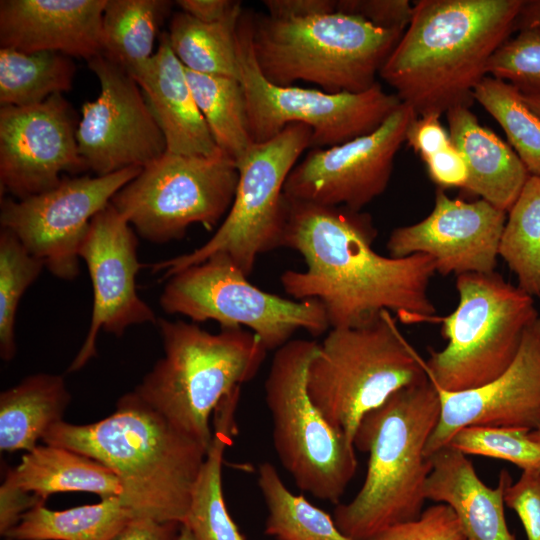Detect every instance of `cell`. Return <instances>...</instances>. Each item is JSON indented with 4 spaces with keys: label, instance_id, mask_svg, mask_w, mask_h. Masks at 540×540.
<instances>
[{
    "label": "cell",
    "instance_id": "1",
    "mask_svg": "<svg viewBox=\"0 0 540 540\" xmlns=\"http://www.w3.org/2000/svg\"><path fill=\"white\" fill-rule=\"evenodd\" d=\"M286 198L281 247L297 251L306 265L280 277L293 299L320 301L330 328L361 326L383 311L404 324L438 323L428 292L436 273L430 256L380 255L369 214Z\"/></svg>",
    "mask_w": 540,
    "mask_h": 540
},
{
    "label": "cell",
    "instance_id": "2",
    "mask_svg": "<svg viewBox=\"0 0 540 540\" xmlns=\"http://www.w3.org/2000/svg\"><path fill=\"white\" fill-rule=\"evenodd\" d=\"M523 0H420L379 76L418 116L473 104Z\"/></svg>",
    "mask_w": 540,
    "mask_h": 540
},
{
    "label": "cell",
    "instance_id": "3",
    "mask_svg": "<svg viewBox=\"0 0 540 540\" xmlns=\"http://www.w3.org/2000/svg\"><path fill=\"white\" fill-rule=\"evenodd\" d=\"M46 444L86 455L120 480L123 505L134 518L183 524L207 449L134 390L121 396L115 411L84 425L63 420L43 436Z\"/></svg>",
    "mask_w": 540,
    "mask_h": 540
},
{
    "label": "cell",
    "instance_id": "4",
    "mask_svg": "<svg viewBox=\"0 0 540 540\" xmlns=\"http://www.w3.org/2000/svg\"><path fill=\"white\" fill-rule=\"evenodd\" d=\"M440 413L438 390L428 380L397 391L362 418L353 444L369 455L366 476L355 497L337 504L333 514L344 535L369 540L421 515L432 467L424 449Z\"/></svg>",
    "mask_w": 540,
    "mask_h": 540
},
{
    "label": "cell",
    "instance_id": "5",
    "mask_svg": "<svg viewBox=\"0 0 540 540\" xmlns=\"http://www.w3.org/2000/svg\"><path fill=\"white\" fill-rule=\"evenodd\" d=\"M156 325L164 354L134 391L208 450L210 416L256 376L267 349L244 328L211 333L194 322L164 318H158Z\"/></svg>",
    "mask_w": 540,
    "mask_h": 540
},
{
    "label": "cell",
    "instance_id": "6",
    "mask_svg": "<svg viewBox=\"0 0 540 540\" xmlns=\"http://www.w3.org/2000/svg\"><path fill=\"white\" fill-rule=\"evenodd\" d=\"M249 18L255 60L268 81H302L328 93L371 88L404 33L337 11L289 20L253 13Z\"/></svg>",
    "mask_w": 540,
    "mask_h": 540
},
{
    "label": "cell",
    "instance_id": "7",
    "mask_svg": "<svg viewBox=\"0 0 540 540\" xmlns=\"http://www.w3.org/2000/svg\"><path fill=\"white\" fill-rule=\"evenodd\" d=\"M428 380L425 360L383 311L361 326L330 328L308 367L307 390L325 419L353 443L367 413Z\"/></svg>",
    "mask_w": 540,
    "mask_h": 540
},
{
    "label": "cell",
    "instance_id": "8",
    "mask_svg": "<svg viewBox=\"0 0 540 540\" xmlns=\"http://www.w3.org/2000/svg\"><path fill=\"white\" fill-rule=\"evenodd\" d=\"M456 277L458 305L438 319L447 344L425 360L429 380L446 392L475 389L500 376L539 317L534 298L496 272Z\"/></svg>",
    "mask_w": 540,
    "mask_h": 540
},
{
    "label": "cell",
    "instance_id": "9",
    "mask_svg": "<svg viewBox=\"0 0 540 540\" xmlns=\"http://www.w3.org/2000/svg\"><path fill=\"white\" fill-rule=\"evenodd\" d=\"M319 343L290 340L275 351L265 380L273 444L281 465L298 488L339 504L357 470L354 444L312 402L308 367Z\"/></svg>",
    "mask_w": 540,
    "mask_h": 540
},
{
    "label": "cell",
    "instance_id": "10",
    "mask_svg": "<svg viewBox=\"0 0 540 540\" xmlns=\"http://www.w3.org/2000/svg\"><path fill=\"white\" fill-rule=\"evenodd\" d=\"M312 130L289 124L271 140L254 143L236 162L239 180L233 203L213 236L189 253L150 265L168 279L215 253L227 254L245 273H252L259 255L281 247L288 204L284 184L304 150Z\"/></svg>",
    "mask_w": 540,
    "mask_h": 540
},
{
    "label": "cell",
    "instance_id": "11",
    "mask_svg": "<svg viewBox=\"0 0 540 540\" xmlns=\"http://www.w3.org/2000/svg\"><path fill=\"white\" fill-rule=\"evenodd\" d=\"M159 303L167 314L194 323L214 320L221 329L246 327L267 351H276L300 329L320 336L330 328L320 301L287 299L259 289L225 253L171 275Z\"/></svg>",
    "mask_w": 540,
    "mask_h": 540
},
{
    "label": "cell",
    "instance_id": "12",
    "mask_svg": "<svg viewBox=\"0 0 540 540\" xmlns=\"http://www.w3.org/2000/svg\"><path fill=\"white\" fill-rule=\"evenodd\" d=\"M238 79L243 87L253 143H265L293 123L312 130L310 148L339 145L377 129L401 104L376 82L360 93H328L296 85L280 86L261 73L250 38L249 13L237 29Z\"/></svg>",
    "mask_w": 540,
    "mask_h": 540
},
{
    "label": "cell",
    "instance_id": "13",
    "mask_svg": "<svg viewBox=\"0 0 540 540\" xmlns=\"http://www.w3.org/2000/svg\"><path fill=\"white\" fill-rule=\"evenodd\" d=\"M238 180L235 160L222 150L211 156L166 151L110 203L140 237L167 243L182 239L193 224L217 226L233 203Z\"/></svg>",
    "mask_w": 540,
    "mask_h": 540
},
{
    "label": "cell",
    "instance_id": "14",
    "mask_svg": "<svg viewBox=\"0 0 540 540\" xmlns=\"http://www.w3.org/2000/svg\"><path fill=\"white\" fill-rule=\"evenodd\" d=\"M141 169L63 178L37 195L1 198V228L11 231L55 277L73 280L79 275V248L92 219Z\"/></svg>",
    "mask_w": 540,
    "mask_h": 540
},
{
    "label": "cell",
    "instance_id": "15",
    "mask_svg": "<svg viewBox=\"0 0 540 540\" xmlns=\"http://www.w3.org/2000/svg\"><path fill=\"white\" fill-rule=\"evenodd\" d=\"M100 93L81 107L76 128L87 169L106 176L144 168L166 151V141L138 83L102 53L88 60Z\"/></svg>",
    "mask_w": 540,
    "mask_h": 540
},
{
    "label": "cell",
    "instance_id": "16",
    "mask_svg": "<svg viewBox=\"0 0 540 540\" xmlns=\"http://www.w3.org/2000/svg\"><path fill=\"white\" fill-rule=\"evenodd\" d=\"M417 116L402 103L369 134L331 147L311 148L289 173L284 194L295 200L361 211L386 190L395 156Z\"/></svg>",
    "mask_w": 540,
    "mask_h": 540
},
{
    "label": "cell",
    "instance_id": "17",
    "mask_svg": "<svg viewBox=\"0 0 540 540\" xmlns=\"http://www.w3.org/2000/svg\"><path fill=\"white\" fill-rule=\"evenodd\" d=\"M137 233L110 203L91 221L79 248L92 283L93 305L90 326L68 372L83 368L96 356V340L102 330L122 336L133 326L157 323L152 308L136 291Z\"/></svg>",
    "mask_w": 540,
    "mask_h": 540
},
{
    "label": "cell",
    "instance_id": "18",
    "mask_svg": "<svg viewBox=\"0 0 540 540\" xmlns=\"http://www.w3.org/2000/svg\"><path fill=\"white\" fill-rule=\"evenodd\" d=\"M76 128L62 94L35 105L1 107V196L37 195L56 187L62 172L87 169L78 151Z\"/></svg>",
    "mask_w": 540,
    "mask_h": 540
},
{
    "label": "cell",
    "instance_id": "19",
    "mask_svg": "<svg viewBox=\"0 0 540 540\" xmlns=\"http://www.w3.org/2000/svg\"><path fill=\"white\" fill-rule=\"evenodd\" d=\"M506 219V212L483 199H452L438 188L430 214L415 224L395 228L386 247L396 258L430 256L441 275L493 273Z\"/></svg>",
    "mask_w": 540,
    "mask_h": 540
},
{
    "label": "cell",
    "instance_id": "20",
    "mask_svg": "<svg viewBox=\"0 0 540 540\" xmlns=\"http://www.w3.org/2000/svg\"><path fill=\"white\" fill-rule=\"evenodd\" d=\"M438 393L441 413L424 449L427 458L463 427L539 429L540 316L527 328L514 361L500 376L475 389Z\"/></svg>",
    "mask_w": 540,
    "mask_h": 540
},
{
    "label": "cell",
    "instance_id": "21",
    "mask_svg": "<svg viewBox=\"0 0 540 540\" xmlns=\"http://www.w3.org/2000/svg\"><path fill=\"white\" fill-rule=\"evenodd\" d=\"M106 3L107 0H2L1 48L54 51L88 61L102 53Z\"/></svg>",
    "mask_w": 540,
    "mask_h": 540
},
{
    "label": "cell",
    "instance_id": "22",
    "mask_svg": "<svg viewBox=\"0 0 540 540\" xmlns=\"http://www.w3.org/2000/svg\"><path fill=\"white\" fill-rule=\"evenodd\" d=\"M166 141L167 152L211 156L220 149L201 114L186 69L172 51L167 32L156 52L132 76Z\"/></svg>",
    "mask_w": 540,
    "mask_h": 540
},
{
    "label": "cell",
    "instance_id": "23",
    "mask_svg": "<svg viewBox=\"0 0 540 540\" xmlns=\"http://www.w3.org/2000/svg\"><path fill=\"white\" fill-rule=\"evenodd\" d=\"M429 458L425 498L453 509L466 540H516L504 514V493L512 483L507 470H501L497 486L491 488L478 477L467 455L448 445Z\"/></svg>",
    "mask_w": 540,
    "mask_h": 540
},
{
    "label": "cell",
    "instance_id": "24",
    "mask_svg": "<svg viewBox=\"0 0 540 540\" xmlns=\"http://www.w3.org/2000/svg\"><path fill=\"white\" fill-rule=\"evenodd\" d=\"M446 114L451 142L468 168L463 190L507 213L530 176L526 167L508 143L480 124L469 107H454Z\"/></svg>",
    "mask_w": 540,
    "mask_h": 540
},
{
    "label": "cell",
    "instance_id": "25",
    "mask_svg": "<svg viewBox=\"0 0 540 540\" xmlns=\"http://www.w3.org/2000/svg\"><path fill=\"white\" fill-rule=\"evenodd\" d=\"M1 485L31 493L45 502L58 492L81 491L103 498L121 496L119 478L105 465L74 450L44 443L27 451Z\"/></svg>",
    "mask_w": 540,
    "mask_h": 540
},
{
    "label": "cell",
    "instance_id": "26",
    "mask_svg": "<svg viewBox=\"0 0 540 540\" xmlns=\"http://www.w3.org/2000/svg\"><path fill=\"white\" fill-rule=\"evenodd\" d=\"M240 392L225 398L213 413L212 441L194 484L184 525L194 540H245L224 500V452L237 433L235 413Z\"/></svg>",
    "mask_w": 540,
    "mask_h": 540
},
{
    "label": "cell",
    "instance_id": "27",
    "mask_svg": "<svg viewBox=\"0 0 540 540\" xmlns=\"http://www.w3.org/2000/svg\"><path fill=\"white\" fill-rule=\"evenodd\" d=\"M71 401L64 377L37 373L0 394V450L30 451L56 423Z\"/></svg>",
    "mask_w": 540,
    "mask_h": 540
},
{
    "label": "cell",
    "instance_id": "28",
    "mask_svg": "<svg viewBox=\"0 0 540 540\" xmlns=\"http://www.w3.org/2000/svg\"><path fill=\"white\" fill-rule=\"evenodd\" d=\"M134 516L119 496L96 504L51 510L44 504L24 513L9 540H112Z\"/></svg>",
    "mask_w": 540,
    "mask_h": 540
},
{
    "label": "cell",
    "instance_id": "29",
    "mask_svg": "<svg viewBox=\"0 0 540 540\" xmlns=\"http://www.w3.org/2000/svg\"><path fill=\"white\" fill-rule=\"evenodd\" d=\"M167 0H107L102 18V54L131 77L154 54Z\"/></svg>",
    "mask_w": 540,
    "mask_h": 540
},
{
    "label": "cell",
    "instance_id": "30",
    "mask_svg": "<svg viewBox=\"0 0 540 540\" xmlns=\"http://www.w3.org/2000/svg\"><path fill=\"white\" fill-rule=\"evenodd\" d=\"M75 65L54 51L0 49L1 107L39 104L71 89Z\"/></svg>",
    "mask_w": 540,
    "mask_h": 540
},
{
    "label": "cell",
    "instance_id": "31",
    "mask_svg": "<svg viewBox=\"0 0 540 540\" xmlns=\"http://www.w3.org/2000/svg\"><path fill=\"white\" fill-rule=\"evenodd\" d=\"M242 13L216 23L175 13L167 32L172 51L187 70L238 79L237 29Z\"/></svg>",
    "mask_w": 540,
    "mask_h": 540
},
{
    "label": "cell",
    "instance_id": "32",
    "mask_svg": "<svg viewBox=\"0 0 540 540\" xmlns=\"http://www.w3.org/2000/svg\"><path fill=\"white\" fill-rule=\"evenodd\" d=\"M186 74L217 147L235 162L239 161L254 144L249 130L246 98L239 79L187 69Z\"/></svg>",
    "mask_w": 540,
    "mask_h": 540
},
{
    "label": "cell",
    "instance_id": "33",
    "mask_svg": "<svg viewBox=\"0 0 540 540\" xmlns=\"http://www.w3.org/2000/svg\"><path fill=\"white\" fill-rule=\"evenodd\" d=\"M258 486L268 511L266 535L276 540H352L328 513L292 493L271 463L260 464Z\"/></svg>",
    "mask_w": 540,
    "mask_h": 540
},
{
    "label": "cell",
    "instance_id": "34",
    "mask_svg": "<svg viewBox=\"0 0 540 540\" xmlns=\"http://www.w3.org/2000/svg\"><path fill=\"white\" fill-rule=\"evenodd\" d=\"M499 256L516 276L517 286L540 297V177L529 176L507 212Z\"/></svg>",
    "mask_w": 540,
    "mask_h": 540
},
{
    "label": "cell",
    "instance_id": "35",
    "mask_svg": "<svg viewBox=\"0 0 540 540\" xmlns=\"http://www.w3.org/2000/svg\"><path fill=\"white\" fill-rule=\"evenodd\" d=\"M473 97L504 130L529 175L540 177V117L523 94L512 84L487 75L475 87Z\"/></svg>",
    "mask_w": 540,
    "mask_h": 540
},
{
    "label": "cell",
    "instance_id": "36",
    "mask_svg": "<svg viewBox=\"0 0 540 540\" xmlns=\"http://www.w3.org/2000/svg\"><path fill=\"white\" fill-rule=\"evenodd\" d=\"M43 262L33 256L9 230L0 231V356L16 354L15 318L20 300L39 277Z\"/></svg>",
    "mask_w": 540,
    "mask_h": 540
},
{
    "label": "cell",
    "instance_id": "37",
    "mask_svg": "<svg viewBox=\"0 0 540 540\" xmlns=\"http://www.w3.org/2000/svg\"><path fill=\"white\" fill-rule=\"evenodd\" d=\"M529 432L517 427L467 426L447 445L466 455L506 460L523 471L540 472V443L532 440Z\"/></svg>",
    "mask_w": 540,
    "mask_h": 540
},
{
    "label": "cell",
    "instance_id": "38",
    "mask_svg": "<svg viewBox=\"0 0 540 540\" xmlns=\"http://www.w3.org/2000/svg\"><path fill=\"white\" fill-rule=\"evenodd\" d=\"M487 75L515 86L523 95L540 96V33L520 30L490 58Z\"/></svg>",
    "mask_w": 540,
    "mask_h": 540
},
{
    "label": "cell",
    "instance_id": "39",
    "mask_svg": "<svg viewBox=\"0 0 540 540\" xmlns=\"http://www.w3.org/2000/svg\"><path fill=\"white\" fill-rule=\"evenodd\" d=\"M369 540H466L453 509L443 503L422 511L414 520L402 522L375 534Z\"/></svg>",
    "mask_w": 540,
    "mask_h": 540
},
{
    "label": "cell",
    "instance_id": "40",
    "mask_svg": "<svg viewBox=\"0 0 540 540\" xmlns=\"http://www.w3.org/2000/svg\"><path fill=\"white\" fill-rule=\"evenodd\" d=\"M504 502L518 515L527 540H540V472L522 471L519 479L507 486Z\"/></svg>",
    "mask_w": 540,
    "mask_h": 540
},
{
    "label": "cell",
    "instance_id": "41",
    "mask_svg": "<svg viewBox=\"0 0 540 540\" xmlns=\"http://www.w3.org/2000/svg\"><path fill=\"white\" fill-rule=\"evenodd\" d=\"M336 11L358 16L379 28L405 31L413 5L408 0H336Z\"/></svg>",
    "mask_w": 540,
    "mask_h": 540
},
{
    "label": "cell",
    "instance_id": "42",
    "mask_svg": "<svg viewBox=\"0 0 540 540\" xmlns=\"http://www.w3.org/2000/svg\"><path fill=\"white\" fill-rule=\"evenodd\" d=\"M440 114L417 116L409 125L405 142L424 161L451 143L449 132L440 121Z\"/></svg>",
    "mask_w": 540,
    "mask_h": 540
},
{
    "label": "cell",
    "instance_id": "43",
    "mask_svg": "<svg viewBox=\"0 0 540 540\" xmlns=\"http://www.w3.org/2000/svg\"><path fill=\"white\" fill-rule=\"evenodd\" d=\"M424 162L430 179L439 188H465L468 168L463 156L452 142Z\"/></svg>",
    "mask_w": 540,
    "mask_h": 540
},
{
    "label": "cell",
    "instance_id": "44",
    "mask_svg": "<svg viewBox=\"0 0 540 540\" xmlns=\"http://www.w3.org/2000/svg\"><path fill=\"white\" fill-rule=\"evenodd\" d=\"M44 504L37 496L19 489L0 486V534L4 536L16 526L22 515L35 506Z\"/></svg>",
    "mask_w": 540,
    "mask_h": 540
},
{
    "label": "cell",
    "instance_id": "45",
    "mask_svg": "<svg viewBox=\"0 0 540 540\" xmlns=\"http://www.w3.org/2000/svg\"><path fill=\"white\" fill-rule=\"evenodd\" d=\"M267 15L275 19H300L336 11V0H265Z\"/></svg>",
    "mask_w": 540,
    "mask_h": 540
},
{
    "label": "cell",
    "instance_id": "46",
    "mask_svg": "<svg viewBox=\"0 0 540 540\" xmlns=\"http://www.w3.org/2000/svg\"><path fill=\"white\" fill-rule=\"evenodd\" d=\"M181 524L133 518L112 540H177Z\"/></svg>",
    "mask_w": 540,
    "mask_h": 540
},
{
    "label": "cell",
    "instance_id": "47",
    "mask_svg": "<svg viewBox=\"0 0 540 540\" xmlns=\"http://www.w3.org/2000/svg\"><path fill=\"white\" fill-rule=\"evenodd\" d=\"M176 3L182 12L204 23L221 22L243 11L241 2L231 0H178Z\"/></svg>",
    "mask_w": 540,
    "mask_h": 540
},
{
    "label": "cell",
    "instance_id": "48",
    "mask_svg": "<svg viewBox=\"0 0 540 540\" xmlns=\"http://www.w3.org/2000/svg\"><path fill=\"white\" fill-rule=\"evenodd\" d=\"M536 30L540 33V0H523L515 20L514 31Z\"/></svg>",
    "mask_w": 540,
    "mask_h": 540
},
{
    "label": "cell",
    "instance_id": "49",
    "mask_svg": "<svg viewBox=\"0 0 540 540\" xmlns=\"http://www.w3.org/2000/svg\"><path fill=\"white\" fill-rule=\"evenodd\" d=\"M528 106L540 117V96L523 95Z\"/></svg>",
    "mask_w": 540,
    "mask_h": 540
},
{
    "label": "cell",
    "instance_id": "50",
    "mask_svg": "<svg viewBox=\"0 0 540 540\" xmlns=\"http://www.w3.org/2000/svg\"><path fill=\"white\" fill-rule=\"evenodd\" d=\"M177 540H194L190 529L186 525L181 524L180 533Z\"/></svg>",
    "mask_w": 540,
    "mask_h": 540
},
{
    "label": "cell",
    "instance_id": "51",
    "mask_svg": "<svg viewBox=\"0 0 540 540\" xmlns=\"http://www.w3.org/2000/svg\"><path fill=\"white\" fill-rule=\"evenodd\" d=\"M529 437H530L532 440H534V441L540 443V428H539V429H536V430L530 431V432H529Z\"/></svg>",
    "mask_w": 540,
    "mask_h": 540
},
{
    "label": "cell",
    "instance_id": "52",
    "mask_svg": "<svg viewBox=\"0 0 540 540\" xmlns=\"http://www.w3.org/2000/svg\"><path fill=\"white\" fill-rule=\"evenodd\" d=\"M7 540H9V539H7Z\"/></svg>",
    "mask_w": 540,
    "mask_h": 540
}]
</instances>
